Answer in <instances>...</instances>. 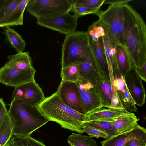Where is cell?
<instances>
[{
  "label": "cell",
  "instance_id": "cell-33",
  "mask_svg": "<svg viewBox=\"0 0 146 146\" xmlns=\"http://www.w3.org/2000/svg\"><path fill=\"white\" fill-rule=\"evenodd\" d=\"M100 10V9H91L81 6H76L74 4L71 11L79 17L90 14H94Z\"/></svg>",
  "mask_w": 146,
  "mask_h": 146
},
{
  "label": "cell",
  "instance_id": "cell-31",
  "mask_svg": "<svg viewBox=\"0 0 146 146\" xmlns=\"http://www.w3.org/2000/svg\"><path fill=\"white\" fill-rule=\"evenodd\" d=\"M21 0H1L0 19L13 11Z\"/></svg>",
  "mask_w": 146,
  "mask_h": 146
},
{
  "label": "cell",
  "instance_id": "cell-28",
  "mask_svg": "<svg viewBox=\"0 0 146 146\" xmlns=\"http://www.w3.org/2000/svg\"><path fill=\"white\" fill-rule=\"evenodd\" d=\"M91 127L104 132L110 137L116 134V130L112 121H94L84 122L83 126Z\"/></svg>",
  "mask_w": 146,
  "mask_h": 146
},
{
  "label": "cell",
  "instance_id": "cell-22",
  "mask_svg": "<svg viewBox=\"0 0 146 146\" xmlns=\"http://www.w3.org/2000/svg\"><path fill=\"white\" fill-rule=\"evenodd\" d=\"M4 34L9 44L17 53L23 52L26 43L21 36L13 29L10 27H4Z\"/></svg>",
  "mask_w": 146,
  "mask_h": 146
},
{
  "label": "cell",
  "instance_id": "cell-30",
  "mask_svg": "<svg viewBox=\"0 0 146 146\" xmlns=\"http://www.w3.org/2000/svg\"><path fill=\"white\" fill-rule=\"evenodd\" d=\"M86 33L88 39L94 41H97L100 37L105 35L104 31L98 20L89 26Z\"/></svg>",
  "mask_w": 146,
  "mask_h": 146
},
{
  "label": "cell",
  "instance_id": "cell-35",
  "mask_svg": "<svg viewBox=\"0 0 146 146\" xmlns=\"http://www.w3.org/2000/svg\"><path fill=\"white\" fill-rule=\"evenodd\" d=\"M146 62L141 67L135 70L142 80L146 82Z\"/></svg>",
  "mask_w": 146,
  "mask_h": 146
},
{
  "label": "cell",
  "instance_id": "cell-26",
  "mask_svg": "<svg viewBox=\"0 0 146 146\" xmlns=\"http://www.w3.org/2000/svg\"><path fill=\"white\" fill-rule=\"evenodd\" d=\"M78 62L62 68V80L76 82L79 80L81 76L79 72Z\"/></svg>",
  "mask_w": 146,
  "mask_h": 146
},
{
  "label": "cell",
  "instance_id": "cell-12",
  "mask_svg": "<svg viewBox=\"0 0 146 146\" xmlns=\"http://www.w3.org/2000/svg\"><path fill=\"white\" fill-rule=\"evenodd\" d=\"M123 79L135 105L141 107L145 103L146 92L142 80L135 70L131 68Z\"/></svg>",
  "mask_w": 146,
  "mask_h": 146
},
{
  "label": "cell",
  "instance_id": "cell-25",
  "mask_svg": "<svg viewBox=\"0 0 146 146\" xmlns=\"http://www.w3.org/2000/svg\"><path fill=\"white\" fill-rule=\"evenodd\" d=\"M67 141L71 146H98L92 137L79 133H72L68 137Z\"/></svg>",
  "mask_w": 146,
  "mask_h": 146
},
{
  "label": "cell",
  "instance_id": "cell-20",
  "mask_svg": "<svg viewBox=\"0 0 146 146\" xmlns=\"http://www.w3.org/2000/svg\"><path fill=\"white\" fill-rule=\"evenodd\" d=\"M116 58L118 71L124 77L132 68L125 50L121 44L118 45L116 47Z\"/></svg>",
  "mask_w": 146,
  "mask_h": 146
},
{
  "label": "cell",
  "instance_id": "cell-39",
  "mask_svg": "<svg viewBox=\"0 0 146 146\" xmlns=\"http://www.w3.org/2000/svg\"><path fill=\"white\" fill-rule=\"evenodd\" d=\"M1 0H0V3H1Z\"/></svg>",
  "mask_w": 146,
  "mask_h": 146
},
{
  "label": "cell",
  "instance_id": "cell-18",
  "mask_svg": "<svg viewBox=\"0 0 146 146\" xmlns=\"http://www.w3.org/2000/svg\"><path fill=\"white\" fill-rule=\"evenodd\" d=\"M78 66L80 76L94 86L100 80L101 76L97 71L93 58L86 61L78 62Z\"/></svg>",
  "mask_w": 146,
  "mask_h": 146
},
{
  "label": "cell",
  "instance_id": "cell-19",
  "mask_svg": "<svg viewBox=\"0 0 146 146\" xmlns=\"http://www.w3.org/2000/svg\"><path fill=\"white\" fill-rule=\"evenodd\" d=\"M139 119L132 113L128 112L112 121L116 130V134L133 129L138 124Z\"/></svg>",
  "mask_w": 146,
  "mask_h": 146
},
{
  "label": "cell",
  "instance_id": "cell-2",
  "mask_svg": "<svg viewBox=\"0 0 146 146\" xmlns=\"http://www.w3.org/2000/svg\"><path fill=\"white\" fill-rule=\"evenodd\" d=\"M37 107L50 121L57 123L61 127L80 133L84 132V115L64 103L57 92L45 98Z\"/></svg>",
  "mask_w": 146,
  "mask_h": 146
},
{
  "label": "cell",
  "instance_id": "cell-1",
  "mask_svg": "<svg viewBox=\"0 0 146 146\" xmlns=\"http://www.w3.org/2000/svg\"><path fill=\"white\" fill-rule=\"evenodd\" d=\"M124 46L131 68L146 62V26L140 14L128 4L122 5Z\"/></svg>",
  "mask_w": 146,
  "mask_h": 146
},
{
  "label": "cell",
  "instance_id": "cell-34",
  "mask_svg": "<svg viewBox=\"0 0 146 146\" xmlns=\"http://www.w3.org/2000/svg\"><path fill=\"white\" fill-rule=\"evenodd\" d=\"M83 128L84 132L92 137H102L105 139L108 137V135L106 133L99 129L86 125L83 126Z\"/></svg>",
  "mask_w": 146,
  "mask_h": 146
},
{
  "label": "cell",
  "instance_id": "cell-11",
  "mask_svg": "<svg viewBox=\"0 0 146 146\" xmlns=\"http://www.w3.org/2000/svg\"><path fill=\"white\" fill-rule=\"evenodd\" d=\"M76 83L86 114L103 107L100 98L92 84L85 80L81 77Z\"/></svg>",
  "mask_w": 146,
  "mask_h": 146
},
{
  "label": "cell",
  "instance_id": "cell-6",
  "mask_svg": "<svg viewBox=\"0 0 146 146\" xmlns=\"http://www.w3.org/2000/svg\"><path fill=\"white\" fill-rule=\"evenodd\" d=\"M123 4L110 5L104 11L100 10L95 14L99 17L98 21L103 29L105 36L116 47L121 44L119 30V17Z\"/></svg>",
  "mask_w": 146,
  "mask_h": 146
},
{
  "label": "cell",
  "instance_id": "cell-5",
  "mask_svg": "<svg viewBox=\"0 0 146 146\" xmlns=\"http://www.w3.org/2000/svg\"><path fill=\"white\" fill-rule=\"evenodd\" d=\"M75 0H30L26 9L37 19L61 15L69 13Z\"/></svg>",
  "mask_w": 146,
  "mask_h": 146
},
{
  "label": "cell",
  "instance_id": "cell-3",
  "mask_svg": "<svg viewBox=\"0 0 146 146\" xmlns=\"http://www.w3.org/2000/svg\"><path fill=\"white\" fill-rule=\"evenodd\" d=\"M8 113L13 125V136L30 135L50 121L37 107L16 98L12 100Z\"/></svg>",
  "mask_w": 146,
  "mask_h": 146
},
{
  "label": "cell",
  "instance_id": "cell-7",
  "mask_svg": "<svg viewBox=\"0 0 146 146\" xmlns=\"http://www.w3.org/2000/svg\"><path fill=\"white\" fill-rule=\"evenodd\" d=\"M79 17L68 13L54 17L39 18L37 19L36 23L66 35L76 31Z\"/></svg>",
  "mask_w": 146,
  "mask_h": 146
},
{
  "label": "cell",
  "instance_id": "cell-23",
  "mask_svg": "<svg viewBox=\"0 0 146 146\" xmlns=\"http://www.w3.org/2000/svg\"><path fill=\"white\" fill-rule=\"evenodd\" d=\"M103 38L109 74H112L113 70L118 69L116 58V47L114 46L105 35L103 36Z\"/></svg>",
  "mask_w": 146,
  "mask_h": 146
},
{
  "label": "cell",
  "instance_id": "cell-21",
  "mask_svg": "<svg viewBox=\"0 0 146 146\" xmlns=\"http://www.w3.org/2000/svg\"><path fill=\"white\" fill-rule=\"evenodd\" d=\"M123 146H146V129L138 124L130 132V137Z\"/></svg>",
  "mask_w": 146,
  "mask_h": 146
},
{
  "label": "cell",
  "instance_id": "cell-24",
  "mask_svg": "<svg viewBox=\"0 0 146 146\" xmlns=\"http://www.w3.org/2000/svg\"><path fill=\"white\" fill-rule=\"evenodd\" d=\"M13 125L8 113L0 126V146H4L13 136Z\"/></svg>",
  "mask_w": 146,
  "mask_h": 146
},
{
  "label": "cell",
  "instance_id": "cell-37",
  "mask_svg": "<svg viewBox=\"0 0 146 146\" xmlns=\"http://www.w3.org/2000/svg\"><path fill=\"white\" fill-rule=\"evenodd\" d=\"M132 0H105L104 4H110L111 5L114 4H128Z\"/></svg>",
  "mask_w": 146,
  "mask_h": 146
},
{
  "label": "cell",
  "instance_id": "cell-9",
  "mask_svg": "<svg viewBox=\"0 0 146 146\" xmlns=\"http://www.w3.org/2000/svg\"><path fill=\"white\" fill-rule=\"evenodd\" d=\"M56 92L61 100L65 105L82 114H86L76 82L61 80Z\"/></svg>",
  "mask_w": 146,
  "mask_h": 146
},
{
  "label": "cell",
  "instance_id": "cell-15",
  "mask_svg": "<svg viewBox=\"0 0 146 146\" xmlns=\"http://www.w3.org/2000/svg\"><path fill=\"white\" fill-rule=\"evenodd\" d=\"M128 112L124 109L103 107L84 115V122H112Z\"/></svg>",
  "mask_w": 146,
  "mask_h": 146
},
{
  "label": "cell",
  "instance_id": "cell-4",
  "mask_svg": "<svg viewBox=\"0 0 146 146\" xmlns=\"http://www.w3.org/2000/svg\"><path fill=\"white\" fill-rule=\"evenodd\" d=\"M61 52L62 68L93 58L86 32L76 31L66 35Z\"/></svg>",
  "mask_w": 146,
  "mask_h": 146
},
{
  "label": "cell",
  "instance_id": "cell-8",
  "mask_svg": "<svg viewBox=\"0 0 146 146\" xmlns=\"http://www.w3.org/2000/svg\"><path fill=\"white\" fill-rule=\"evenodd\" d=\"M11 98L27 105L37 107L45 99L43 92L35 80L15 87Z\"/></svg>",
  "mask_w": 146,
  "mask_h": 146
},
{
  "label": "cell",
  "instance_id": "cell-27",
  "mask_svg": "<svg viewBox=\"0 0 146 146\" xmlns=\"http://www.w3.org/2000/svg\"><path fill=\"white\" fill-rule=\"evenodd\" d=\"M132 130L105 139L100 142L101 146H123L129 138Z\"/></svg>",
  "mask_w": 146,
  "mask_h": 146
},
{
  "label": "cell",
  "instance_id": "cell-38",
  "mask_svg": "<svg viewBox=\"0 0 146 146\" xmlns=\"http://www.w3.org/2000/svg\"><path fill=\"white\" fill-rule=\"evenodd\" d=\"M4 146H15L11 138L6 143Z\"/></svg>",
  "mask_w": 146,
  "mask_h": 146
},
{
  "label": "cell",
  "instance_id": "cell-16",
  "mask_svg": "<svg viewBox=\"0 0 146 146\" xmlns=\"http://www.w3.org/2000/svg\"><path fill=\"white\" fill-rule=\"evenodd\" d=\"M30 0H21L12 11L0 19V27L22 25L24 11Z\"/></svg>",
  "mask_w": 146,
  "mask_h": 146
},
{
  "label": "cell",
  "instance_id": "cell-17",
  "mask_svg": "<svg viewBox=\"0 0 146 146\" xmlns=\"http://www.w3.org/2000/svg\"><path fill=\"white\" fill-rule=\"evenodd\" d=\"M7 58L8 61L5 65L7 67L21 70L34 68L32 59L28 52H22L10 55Z\"/></svg>",
  "mask_w": 146,
  "mask_h": 146
},
{
  "label": "cell",
  "instance_id": "cell-10",
  "mask_svg": "<svg viewBox=\"0 0 146 146\" xmlns=\"http://www.w3.org/2000/svg\"><path fill=\"white\" fill-rule=\"evenodd\" d=\"M36 70H21L4 65L0 68V83L15 87L35 80Z\"/></svg>",
  "mask_w": 146,
  "mask_h": 146
},
{
  "label": "cell",
  "instance_id": "cell-32",
  "mask_svg": "<svg viewBox=\"0 0 146 146\" xmlns=\"http://www.w3.org/2000/svg\"><path fill=\"white\" fill-rule=\"evenodd\" d=\"M105 0H76L74 5L91 9H100Z\"/></svg>",
  "mask_w": 146,
  "mask_h": 146
},
{
  "label": "cell",
  "instance_id": "cell-36",
  "mask_svg": "<svg viewBox=\"0 0 146 146\" xmlns=\"http://www.w3.org/2000/svg\"><path fill=\"white\" fill-rule=\"evenodd\" d=\"M7 113L5 104L3 99L0 98V126L4 117Z\"/></svg>",
  "mask_w": 146,
  "mask_h": 146
},
{
  "label": "cell",
  "instance_id": "cell-14",
  "mask_svg": "<svg viewBox=\"0 0 146 146\" xmlns=\"http://www.w3.org/2000/svg\"><path fill=\"white\" fill-rule=\"evenodd\" d=\"M89 40L93 61L97 71L100 76L110 78L103 36L96 41Z\"/></svg>",
  "mask_w": 146,
  "mask_h": 146
},
{
  "label": "cell",
  "instance_id": "cell-29",
  "mask_svg": "<svg viewBox=\"0 0 146 146\" xmlns=\"http://www.w3.org/2000/svg\"><path fill=\"white\" fill-rule=\"evenodd\" d=\"M11 138L15 146H46L30 135L13 136Z\"/></svg>",
  "mask_w": 146,
  "mask_h": 146
},
{
  "label": "cell",
  "instance_id": "cell-13",
  "mask_svg": "<svg viewBox=\"0 0 146 146\" xmlns=\"http://www.w3.org/2000/svg\"><path fill=\"white\" fill-rule=\"evenodd\" d=\"M114 85L119 98L124 110L130 112H136L138 110L126 86L123 76L118 69L113 70Z\"/></svg>",
  "mask_w": 146,
  "mask_h": 146
}]
</instances>
